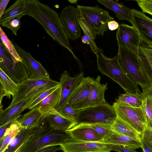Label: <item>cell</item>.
<instances>
[{
    "instance_id": "cell-1",
    "label": "cell",
    "mask_w": 152,
    "mask_h": 152,
    "mask_svg": "<svg viewBox=\"0 0 152 152\" xmlns=\"http://www.w3.org/2000/svg\"><path fill=\"white\" fill-rule=\"evenodd\" d=\"M24 14L36 20L54 40L67 49L77 59L64 32L58 14L53 9L37 0H27Z\"/></svg>"
},
{
    "instance_id": "cell-2",
    "label": "cell",
    "mask_w": 152,
    "mask_h": 152,
    "mask_svg": "<svg viewBox=\"0 0 152 152\" xmlns=\"http://www.w3.org/2000/svg\"><path fill=\"white\" fill-rule=\"evenodd\" d=\"M96 56L97 68L103 75L118 83L126 92L136 95L140 94L139 88L125 73L119 62L118 56L113 58L106 56L103 50L99 48Z\"/></svg>"
},
{
    "instance_id": "cell-3",
    "label": "cell",
    "mask_w": 152,
    "mask_h": 152,
    "mask_svg": "<svg viewBox=\"0 0 152 152\" xmlns=\"http://www.w3.org/2000/svg\"><path fill=\"white\" fill-rule=\"evenodd\" d=\"M117 55L120 64L129 77L141 87L145 95L150 91L151 84L145 76L138 57L126 48L118 46Z\"/></svg>"
},
{
    "instance_id": "cell-4",
    "label": "cell",
    "mask_w": 152,
    "mask_h": 152,
    "mask_svg": "<svg viewBox=\"0 0 152 152\" xmlns=\"http://www.w3.org/2000/svg\"><path fill=\"white\" fill-rule=\"evenodd\" d=\"M79 17L83 19L92 30L94 37L104 35L108 30L107 24L114 18L107 11L97 5L86 6L77 5Z\"/></svg>"
},
{
    "instance_id": "cell-5",
    "label": "cell",
    "mask_w": 152,
    "mask_h": 152,
    "mask_svg": "<svg viewBox=\"0 0 152 152\" xmlns=\"http://www.w3.org/2000/svg\"><path fill=\"white\" fill-rule=\"evenodd\" d=\"M60 85L59 82L52 80L28 79L18 84V90L12 96L8 107H11L26 99L33 98L42 92Z\"/></svg>"
},
{
    "instance_id": "cell-6",
    "label": "cell",
    "mask_w": 152,
    "mask_h": 152,
    "mask_svg": "<svg viewBox=\"0 0 152 152\" xmlns=\"http://www.w3.org/2000/svg\"><path fill=\"white\" fill-rule=\"evenodd\" d=\"M116 118L113 106L107 103L81 109L77 125L99 123L111 125Z\"/></svg>"
},
{
    "instance_id": "cell-7",
    "label": "cell",
    "mask_w": 152,
    "mask_h": 152,
    "mask_svg": "<svg viewBox=\"0 0 152 152\" xmlns=\"http://www.w3.org/2000/svg\"><path fill=\"white\" fill-rule=\"evenodd\" d=\"M113 107L117 117L136 130L142 135L147 128V119L141 107H134L114 102Z\"/></svg>"
},
{
    "instance_id": "cell-8",
    "label": "cell",
    "mask_w": 152,
    "mask_h": 152,
    "mask_svg": "<svg viewBox=\"0 0 152 152\" xmlns=\"http://www.w3.org/2000/svg\"><path fill=\"white\" fill-rule=\"evenodd\" d=\"M0 69L14 82L19 84L28 78L23 62H14L0 43Z\"/></svg>"
},
{
    "instance_id": "cell-9",
    "label": "cell",
    "mask_w": 152,
    "mask_h": 152,
    "mask_svg": "<svg viewBox=\"0 0 152 152\" xmlns=\"http://www.w3.org/2000/svg\"><path fill=\"white\" fill-rule=\"evenodd\" d=\"M78 17L77 8L71 5L64 8L59 15L60 21L66 36L74 41L79 38L81 35Z\"/></svg>"
},
{
    "instance_id": "cell-10",
    "label": "cell",
    "mask_w": 152,
    "mask_h": 152,
    "mask_svg": "<svg viewBox=\"0 0 152 152\" xmlns=\"http://www.w3.org/2000/svg\"><path fill=\"white\" fill-rule=\"evenodd\" d=\"M84 77L83 72L74 77L70 76L69 73L66 71L61 74L59 82L61 87L60 99L55 109L58 113L61 112L68 103L72 95Z\"/></svg>"
},
{
    "instance_id": "cell-11",
    "label": "cell",
    "mask_w": 152,
    "mask_h": 152,
    "mask_svg": "<svg viewBox=\"0 0 152 152\" xmlns=\"http://www.w3.org/2000/svg\"><path fill=\"white\" fill-rule=\"evenodd\" d=\"M116 37L118 46L126 48L139 58V48L141 39L134 26L121 24L116 33Z\"/></svg>"
},
{
    "instance_id": "cell-12",
    "label": "cell",
    "mask_w": 152,
    "mask_h": 152,
    "mask_svg": "<svg viewBox=\"0 0 152 152\" xmlns=\"http://www.w3.org/2000/svg\"><path fill=\"white\" fill-rule=\"evenodd\" d=\"M63 152H110V145L100 142L78 141L70 138L59 145Z\"/></svg>"
},
{
    "instance_id": "cell-13",
    "label": "cell",
    "mask_w": 152,
    "mask_h": 152,
    "mask_svg": "<svg viewBox=\"0 0 152 152\" xmlns=\"http://www.w3.org/2000/svg\"><path fill=\"white\" fill-rule=\"evenodd\" d=\"M21 58L28 76L32 80L48 79L50 75L39 62L36 60L29 52H27L15 43L14 44Z\"/></svg>"
},
{
    "instance_id": "cell-14",
    "label": "cell",
    "mask_w": 152,
    "mask_h": 152,
    "mask_svg": "<svg viewBox=\"0 0 152 152\" xmlns=\"http://www.w3.org/2000/svg\"><path fill=\"white\" fill-rule=\"evenodd\" d=\"M71 138L65 131L53 130L38 140L21 152H36L45 148L59 146Z\"/></svg>"
},
{
    "instance_id": "cell-15",
    "label": "cell",
    "mask_w": 152,
    "mask_h": 152,
    "mask_svg": "<svg viewBox=\"0 0 152 152\" xmlns=\"http://www.w3.org/2000/svg\"><path fill=\"white\" fill-rule=\"evenodd\" d=\"M132 24L137 30L141 39L152 46V19L134 9L131 10Z\"/></svg>"
},
{
    "instance_id": "cell-16",
    "label": "cell",
    "mask_w": 152,
    "mask_h": 152,
    "mask_svg": "<svg viewBox=\"0 0 152 152\" xmlns=\"http://www.w3.org/2000/svg\"><path fill=\"white\" fill-rule=\"evenodd\" d=\"M94 80L89 77L83 78L68 102L72 108L79 110L83 109L88 99L91 85Z\"/></svg>"
},
{
    "instance_id": "cell-17",
    "label": "cell",
    "mask_w": 152,
    "mask_h": 152,
    "mask_svg": "<svg viewBox=\"0 0 152 152\" xmlns=\"http://www.w3.org/2000/svg\"><path fill=\"white\" fill-rule=\"evenodd\" d=\"M101 79V77L98 76L92 82L88 99L83 109L107 103L104 97V92L107 88V83L102 84Z\"/></svg>"
},
{
    "instance_id": "cell-18",
    "label": "cell",
    "mask_w": 152,
    "mask_h": 152,
    "mask_svg": "<svg viewBox=\"0 0 152 152\" xmlns=\"http://www.w3.org/2000/svg\"><path fill=\"white\" fill-rule=\"evenodd\" d=\"M65 132L71 138L78 141L100 142L103 139L92 128L80 124H77Z\"/></svg>"
},
{
    "instance_id": "cell-19",
    "label": "cell",
    "mask_w": 152,
    "mask_h": 152,
    "mask_svg": "<svg viewBox=\"0 0 152 152\" xmlns=\"http://www.w3.org/2000/svg\"><path fill=\"white\" fill-rule=\"evenodd\" d=\"M139 60L143 72L152 83V46L141 39L139 48Z\"/></svg>"
},
{
    "instance_id": "cell-20",
    "label": "cell",
    "mask_w": 152,
    "mask_h": 152,
    "mask_svg": "<svg viewBox=\"0 0 152 152\" xmlns=\"http://www.w3.org/2000/svg\"><path fill=\"white\" fill-rule=\"evenodd\" d=\"M34 97L23 100L11 107H8L4 110L0 111V126L19 118L21 113L27 108L30 103Z\"/></svg>"
},
{
    "instance_id": "cell-21",
    "label": "cell",
    "mask_w": 152,
    "mask_h": 152,
    "mask_svg": "<svg viewBox=\"0 0 152 152\" xmlns=\"http://www.w3.org/2000/svg\"><path fill=\"white\" fill-rule=\"evenodd\" d=\"M100 142L123 146L134 150L141 148L142 145L141 141L113 131L108 136L103 138Z\"/></svg>"
},
{
    "instance_id": "cell-22",
    "label": "cell",
    "mask_w": 152,
    "mask_h": 152,
    "mask_svg": "<svg viewBox=\"0 0 152 152\" xmlns=\"http://www.w3.org/2000/svg\"><path fill=\"white\" fill-rule=\"evenodd\" d=\"M44 115L49 125L55 130L66 131L77 124L76 122L62 116L55 109Z\"/></svg>"
},
{
    "instance_id": "cell-23",
    "label": "cell",
    "mask_w": 152,
    "mask_h": 152,
    "mask_svg": "<svg viewBox=\"0 0 152 152\" xmlns=\"http://www.w3.org/2000/svg\"><path fill=\"white\" fill-rule=\"evenodd\" d=\"M97 1L113 11L119 20H125L132 23L131 10L117 0H97Z\"/></svg>"
},
{
    "instance_id": "cell-24",
    "label": "cell",
    "mask_w": 152,
    "mask_h": 152,
    "mask_svg": "<svg viewBox=\"0 0 152 152\" xmlns=\"http://www.w3.org/2000/svg\"><path fill=\"white\" fill-rule=\"evenodd\" d=\"M27 0H18L5 10L0 18V25L19 16L25 15Z\"/></svg>"
},
{
    "instance_id": "cell-25",
    "label": "cell",
    "mask_w": 152,
    "mask_h": 152,
    "mask_svg": "<svg viewBox=\"0 0 152 152\" xmlns=\"http://www.w3.org/2000/svg\"><path fill=\"white\" fill-rule=\"evenodd\" d=\"M38 107H37L18 118L22 129H31L38 126L43 116Z\"/></svg>"
},
{
    "instance_id": "cell-26",
    "label": "cell",
    "mask_w": 152,
    "mask_h": 152,
    "mask_svg": "<svg viewBox=\"0 0 152 152\" xmlns=\"http://www.w3.org/2000/svg\"><path fill=\"white\" fill-rule=\"evenodd\" d=\"M61 92V87L60 85L57 89L41 102L38 107L43 115H46L55 109L59 103Z\"/></svg>"
},
{
    "instance_id": "cell-27",
    "label": "cell",
    "mask_w": 152,
    "mask_h": 152,
    "mask_svg": "<svg viewBox=\"0 0 152 152\" xmlns=\"http://www.w3.org/2000/svg\"><path fill=\"white\" fill-rule=\"evenodd\" d=\"M111 127L113 132L141 141L142 135L132 127L117 117Z\"/></svg>"
},
{
    "instance_id": "cell-28",
    "label": "cell",
    "mask_w": 152,
    "mask_h": 152,
    "mask_svg": "<svg viewBox=\"0 0 152 152\" xmlns=\"http://www.w3.org/2000/svg\"><path fill=\"white\" fill-rule=\"evenodd\" d=\"M0 91L10 98L11 96H13L17 92L18 84L12 80L1 69H0Z\"/></svg>"
},
{
    "instance_id": "cell-29",
    "label": "cell",
    "mask_w": 152,
    "mask_h": 152,
    "mask_svg": "<svg viewBox=\"0 0 152 152\" xmlns=\"http://www.w3.org/2000/svg\"><path fill=\"white\" fill-rule=\"evenodd\" d=\"M143 101V96L141 93L136 95L126 92L120 95L116 102L121 104L134 107H141Z\"/></svg>"
},
{
    "instance_id": "cell-30",
    "label": "cell",
    "mask_w": 152,
    "mask_h": 152,
    "mask_svg": "<svg viewBox=\"0 0 152 152\" xmlns=\"http://www.w3.org/2000/svg\"><path fill=\"white\" fill-rule=\"evenodd\" d=\"M78 22L82 29L84 35L81 37L82 42L89 45L91 51L95 54L99 48L97 46L94 39H95L92 30L86 24L84 20L78 17Z\"/></svg>"
},
{
    "instance_id": "cell-31",
    "label": "cell",
    "mask_w": 152,
    "mask_h": 152,
    "mask_svg": "<svg viewBox=\"0 0 152 152\" xmlns=\"http://www.w3.org/2000/svg\"><path fill=\"white\" fill-rule=\"evenodd\" d=\"M22 129L11 140L4 152H13L24 143L32 129Z\"/></svg>"
},
{
    "instance_id": "cell-32",
    "label": "cell",
    "mask_w": 152,
    "mask_h": 152,
    "mask_svg": "<svg viewBox=\"0 0 152 152\" xmlns=\"http://www.w3.org/2000/svg\"><path fill=\"white\" fill-rule=\"evenodd\" d=\"M0 37L1 43L13 61L15 62L23 61L14 44L9 39L1 27H0Z\"/></svg>"
},
{
    "instance_id": "cell-33",
    "label": "cell",
    "mask_w": 152,
    "mask_h": 152,
    "mask_svg": "<svg viewBox=\"0 0 152 152\" xmlns=\"http://www.w3.org/2000/svg\"><path fill=\"white\" fill-rule=\"evenodd\" d=\"M18 118L12 121L9 127L8 132L0 147V152L4 151L11 140L22 129Z\"/></svg>"
},
{
    "instance_id": "cell-34",
    "label": "cell",
    "mask_w": 152,
    "mask_h": 152,
    "mask_svg": "<svg viewBox=\"0 0 152 152\" xmlns=\"http://www.w3.org/2000/svg\"><path fill=\"white\" fill-rule=\"evenodd\" d=\"M142 95L143 101L141 107L146 117L147 128L152 129V94L150 89L147 94Z\"/></svg>"
},
{
    "instance_id": "cell-35",
    "label": "cell",
    "mask_w": 152,
    "mask_h": 152,
    "mask_svg": "<svg viewBox=\"0 0 152 152\" xmlns=\"http://www.w3.org/2000/svg\"><path fill=\"white\" fill-rule=\"evenodd\" d=\"M80 125L89 127L94 130L103 139L108 136L113 132L111 125L96 123L92 124H79Z\"/></svg>"
},
{
    "instance_id": "cell-36",
    "label": "cell",
    "mask_w": 152,
    "mask_h": 152,
    "mask_svg": "<svg viewBox=\"0 0 152 152\" xmlns=\"http://www.w3.org/2000/svg\"><path fill=\"white\" fill-rule=\"evenodd\" d=\"M80 110L74 109L67 103L59 113L63 117L77 122Z\"/></svg>"
},
{
    "instance_id": "cell-37",
    "label": "cell",
    "mask_w": 152,
    "mask_h": 152,
    "mask_svg": "<svg viewBox=\"0 0 152 152\" xmlns=\"http://www.w3.org/2000/svg\"><path fill=\"white\" fill-rule=\"evenodd\" d=\"M60 85V84L59 86L48 90L35 96L30 103L27 108L31 110L36 107H38L43 100L57 89Z\"/></svg>"
},
{
    "instance_id": "cell-38",
    "label": "cell",
    "mask_w": 152,
    "mask_h": 152,
    "mask_svg": "<svg viewBox=\"0 0 152 152\" xmlns=\"http://www.w3.org/2000/svg\"><path fill=\"white\" fill-rule=\"evenodd\" d=\"M22 17L19 16L15 18L0 25L9 28L12 31L13 34L16 36L17 32L20 27L21 23L20 19Z\"/></svg>"
},
{
    "instance_id": "cell-39",
    "label": "cell",
    "mask_w": 152,
    "mask_h": 152,
    "mask_svg": "<svg viewBox=\"0 0 152 152\" xmlns=\"http://www.w3.org/2000/svg\"><path fill=\"white\" fill-rule=\"evenodd\" d=\"M143 12L152 15V0H137L135 1Z\"/></svg>"
},
{
    "instance_id": "cell-40",
    "label": "cell",
    "mask_w": 152,
    "mask_h": 152,
    "mask_svg": "<svg viewBox=\"0 0 152 152\" xmlns=\"http://www.w3.org/2000/svg\"><path fill=\"white\" fill-rule=\"evenodd\" d=\"M110 145L111 151H114L118 152H138L135 150L123 146Z\"/></svg>"
},
{
    "instance_id": "cell-41",
    "label": "cell",
    "mask_w": 152,
    "mask_h": 152,
    "mask_svg": "<svg viewBox=\"0 0 152 152\" xmlns=\"http://www.w3.org/2000/svg\"><path fill=\"white\" fill-rule=\"evenodd\" d=\"M141 148L143 152H152V146L145 138L141 136Z\"/></svg>"
},
{
    "instance_id": "cell-42",
    "label": "cell",
    "mask_w": 152,
    "mask_h": 152,
    "mask_svg": "<svg viewBox=\"0 0 152 152\" xmlns=\"http://www.w3.org/2000/svg\"><path fill=\"white\" fill-rule=\"evenodd\" d=\"M142 135L152 146V129L146 128Z\"/></svg>"
},
{
    "instance_id": "cell-43",
    "label": "cell",
    "mask_w": 152,
    "mask_h": 152,
    "mask_svg": "<svg viewBox=\"0 0 152 152\" xmlns=\"http://www.w3.org/2000/svg\"><path fill=\"white\" fill-rule=\"evenodd\" d=\"M59 150H61L60 146L56 145L45 148L36 152H55Z\"/></svg>"
},
{
    "instance_id": "cell-44",
    "label": "cell",
    "mask_w": 152,
    "mask_h": 152,
    "mask_svg": "<svg viewBox=\"0 0 152 152\" xmlns=\"http://www.w3.org/2000/svg\"><path fill=\"white\" fill-rule=\"evenodd\" d=\"M10 0H1L0 1V18L5 11V10Z\"/></svg>"
},
{
    "instance_id": "cell-45",
    "label": "cell",
    "mask_w": 152,
    "mask_h": 152,
    "mask_svg": "<svg viewBox=\"0 0 152 152\" xmlns=\"http://www.w3.org/2000/svg\"><path fill=\"white\" fill-rule=\"evenodd\" d=\"M119 26L118 23L114 20L109 21L107 24L108 28L111 31H113L118 29Z\"/></svg>"
},
{
    "instance_id": "cell-46",
    "label": "cell",
    "mask_w": 152,
    "mask_h": 152,
    "mask_svg": "<svg viewBox=\"0 0 152 152\" xmlns=\"http://www.w3.org/2000/svg\"><path fill=\"white\" fill-rule=\"evenodd\" d=\"M12 121L10 122L1 126H0V139L3 136L6 130L10 126Z\"/></svg>"
},
{
    "instance_id": "cell-47",
    "label": "cell",
    "mask_w": 152,
    "mask_h": 152,
    "mask_svg": "<svg viewBox=\"0 0 152 152\" xmlns=\"http://www.w3.org/2000/svg\"><path fill=\"white\" fill-rule=\"evenodd\" d=\"M23 145H21L18 148L16 151H14L13 152H21L22 150V148L23 145Z\"/></svg>"
},
{
    "instance_id": "cell-48",
    "label": "cell",
    "mask_w": 152,
    "mask_h": 152,
    "mask_svg": "<svg viewBox=\"0 0 152 152\" xmlns=\"http://www.w3.org/2000/svg\"><path fill=\"white\" fill-rule=\"evenodd\" d=\"M150 90L152 94V83H151V87L150 88Z\"/></svg>"
}]
</instances>
